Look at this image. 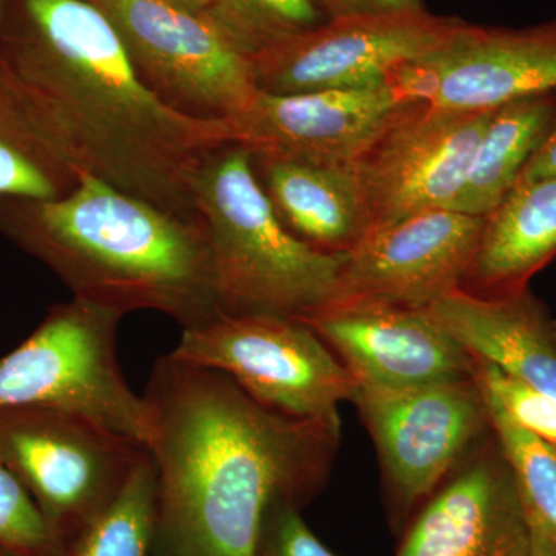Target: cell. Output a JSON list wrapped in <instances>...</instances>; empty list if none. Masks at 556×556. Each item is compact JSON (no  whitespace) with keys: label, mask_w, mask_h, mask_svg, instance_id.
<instances>
[{"label":"cell","mask_w":556,"mask_h":556,"mask_svg":"<svg viewBox=\"0 0 556 556\" xmlns=\"http://www.w3.org/2000/svg\"><path fill=\"white\" fill-rule=\"evenodd\" d=\"M556 255V175L521 182L482 219L463 291L515 294Z\"/></svg>","instance_id":"ffe728a7"},{"label":"cell","mask_w":556,"mask_h":556,"mask_svg":"<svg viewBox=\"0 0 556 556\" xmlns=\"http://www.w3.org/2000/svg\"><path fill=\"white\" fill-rule=\"evenodd\" d=\"M115 27L139 79L189 118L236 115L257 97L254 70L218 28L178 0H89Z\"/></svg>","instance_id":"9c48e42d"},{"label":"cell","mask_w":556,"mask_h":556,"mask_svg":"<svg viewBox=\"0 0 556 556\" xmlns=\"http://www.w3.org/2000/svg\"><path fill=\"white\" fill-rule=\"evenodd\" d=\"M351 402L375 442L388 519L397 535L492 431L473 376L407 388L356 382Z\"/></svg>","instance_id":"8992f818"},{"label":"cell","mask_w":556,"mask_h":556,"mask_svg":"<svg viewBox=\"0 0 556 556\" xmlns=\"http://www.w3.org/2000/svg\"><path fill=\"white\" fill-rule=\"evenodd\" d=\"M148 452L84 417L0 408V457L31 493L61 554L118 496Z\"/></svg>","instance_id":"ba28073f"},{"label":"cell","mask_w":556,"mask_h":556,"mask_svg":"<svg viewBox=\"0 0 556 556\" xmlns=\"http://www.w3.org/2000/svg\"><path fill=\"white\" fill-rule=\"evenodd\" d=\"M0 233L56 274L73 298L124 316L155 311L182 329L219 314L200 218L138 199L90 172L56 199H0Z\"/></svg>","instance_id":"3957f363"},{"label":"cell","mask_w":556,"mask_h":556,"mask_svg":"<svg viewBox=\"0 0 556 556\" xmlns=\"http://www.w3.org/2000/svg\"><path fill=\"white\" fill-rule=\"evenodd\" d=\"M0 556H25L17 554V552L10 551V548L0 547Z\"/></svg>","instance_id":"1f68e13d"},{"label":"cell","mask_w":556,"mask_h":556,"mask_svg":"<svg viewBox=\"0 0 556 556\" xmlns=\"http://www.w3.org/2000/svg\"><path fill=\"white\" fill-rule=\"evenodd\" d=\"M60 556H159V490L150 452L138 460L118 496Z\"/></svg>","instance_id":"7402d4cb"},{"label":"cell","mask_w":556,"mask_h":556,"mask_svg":"<svg viewBox=\"0 0 556 556\" xmlns=\"http://www.w3.org/2000/svg\"><path fill=\"white\" fill-rule=\"evenodd\" d=\"M0 547L25 556H60L53 530L27 486L0 457Z\"/></svg>","instance_id":"d4e9b609"},{"label":"cell","mask_w":556,"mask_h":556,"mask_svg":"<svg viewBox=\"0 0 556 556\" xmlns=\"http://www.w3.org/2000/svg\"><path fill=\"white\" fill-rule=\"evenodd\" d=\"M482 219L434 208L375 230L348 252L331 303L430 308L464 288Z\"/></svg>","instance_id":"5bb4252c"},{"label":"cell","mask_w":556,"mask_h":556,"mask_svg":"<svg viewBox=\"0 0 556 556\" xmlns=\"http://www.w3.org/2000/svg\"><path fill=\"white\" fill-rule=\"evenodd\" d=\"M459 21L427 9L327 21L252 58L255 84L269 94L383 86L401 65L441 49Z\"/></svg>","instance_id":"30bf717a"},{"label":"cell","mask_w":556,"mask_h":556,"mask_svg":"<svg viewBox=\"0 0 556 556\" xmlns=\"http://www.w3.org/2000/svg\"><path fill=\"white\" fill-rule=\"evenodd\" d=\"M3 5H5V0H0V17H2Z\"/></svg>","instance_id":"d6a6232c"},{"label":"cell","mask_w":556,"mask_h":556,"mask_svg":"<svg viewBox=\"0 0 556 556\" xmlns=\"http://www.w3.org/2000/svg\"><path fill=\"white\" fill-rule=\"evenodd\" d=\"M0 46L43 91L87 172L156 206L199 218L193 189L211 121L167 108L139 79L123 40L89 0H14Z\"/></svg>","instance_id":"7a4b0ae2"},{"label":"cell","mask_w":556,"mask_h":556,"mask_svg":"<svg viewBox=\"0 0 556 556\" xmlns=\"http://www.w3.org/2000/svg\"><path fill=\"white\" fill-rule=\"evenodd\" d=\"M427 309L468 354L556 401V321L529 288L497 298L460 289Z\"/></svg>","instance_id":"ac0fdd59"},{"label":"cell","mask_w":556,"mask_h":556,"mask_svg":"<svg viewBox=\"0 0 556 556\" xmlns=\"http://www.w3.org/2000/svg\"><path fill=\"white\" fill-rule=\"evenodd\" d=\"M252 164L278 219L311 248L348 254L371 232L354 163L252 155Z\"/></svg>","instance_id":"d6986e66"},{"label":"cell","mask_w":556,"mask_h":556,"mask_svg":"<svg viewBox=\"0 0 556 556\" xmlns=\"http://www.w3.org/2000/svg\"><path fill=\"white\" fill-rule=\"evenodd\" d=\"M255 556H336L303 521L302 508L276 501L266 511Z\"/></svg>","instance_id":"4316f807"},{"label":"cell","mask_w":556,"mask_h":556,"mask_svg":"<svg viewBox=\"0 0 556 556\" xmlns=\"http://www.w3.org/2000/svg\"><path fill=\"white\" fill-rule=\"evenodd\" d=\"M394 80L416 101L471 113L556 91V20L526 28L460 20L441 49L402 65Z\"/></svg>","instance_id":"4fadbf2b"},{"label":"cell","mask_w":556,"mask_h":556,"mask_svg":"<svg viewBox=\"0 0 556 556\" xmlns=\"http://www.w3.org/2000/svg\"><path fill=\"white\" fill-rule=\"evenodd\" d=\"M484 397L490 428L514 475L529 525L556 546V444L517 426L493 399Z\"/></svg>","instance_id":"603a6c76"},{"label":"cell","mask_w":556,"mask_h":556,"mask_svg":"<svg viewBox=\"0 0 556 556\" xmlns=\"http://www.w3.org/2000/svg\"><path fill=\"white\" fill-rule=\"evenodd\" d=\"M142 397L159 490V556H255L276 501L308 506L327 484L340 424L298 419L218 369L159 357Z\"/></svg>","instance_id":"6da1fadb"},{"label":"cell","mask_w":556,"mask_h":556,"mask_svg":"<svg viewBox=\"0 0 556 556\" xmlns=\"http://www.w3.org/2000/svg\"><path fill=\"white\" fill-rule=\"evenodd\" d=\"M530 525L492 431L413 515L394 556H527Z\"/></svg>","instance_id":"9a60e30c"},{"label":"cell","mask_w":556,"mask_h":556,"mask_svg":"<svg viewBox=\"0 0 556 556\" xmlns=\"http://www.w3.org/2000/svg\"><path fill=\"white\" fill-rule=\"evenodd\" d=\"M527 556H556V546L546 535L530 527V551Z\"/></svg>","instance_id":"f546056e"},{"label":"cell","mask_w":556,"mask_h":556,"mask_svg":"<svg viewBox=\"0 0 556 556\" xmlns=\"http://www.w3.org/2000/svg\"><path fill=\"white\" fill-rule=\"evenodd\" d=\"M328 21L426 9L422 0H314Z\"/></svg>","instance_id":"83f0119b"},{"label":"cell","mask_w":556,"mask_h":556,"mask_svg":"<svg viewBox=\"0 0 556 556\" xmlns=\"http://www.w3.org/2000/svg\"><path fill=\"white\" fill-rule=\"evenodd\" d=\"M193 204L211 248L219 313L303 318L334 300L346 254L317 251L285 228L249 150L212 149Z\"/></svg>","instance_id":"277c9868"},{"label":"cell","mask_w":556,"mask_h":556,"mask_svg":"<svg viewBox=\"0 0 556 556\" xmlns=\"http://www.w3.org/2000/svg\"><path fill=\"white\" fill-rule=\"evenodd\" d=\"M471 356V354H470ZM471 376L479 390L493 399L517 426L556 444V401L511 378L484 358L471 356Z\"/></svg>","instance_id":"484cf974"},{"label":"cell","mask_w":556,"mask_h":556,"mask_svg":"<svg viewBox=\"0 0 556 556\" xmlns=\"http://www.w3.org/2000/svg\"><path fill=\"white\" fill-rule=\"evenodd\" d=\"M178 2L186 3V5L192 7L195 10H203L204 2L206 0H178Z\"/></svg>","instance_id":"4dcf8cb0"},{"label":"cell","mask_w":556,"mask_h":556,"mask_svg":"<svg viewBox=\"0 0 556 556\" xmlns=\"http://www.w3.org/2000/svg\"><path fill=\"white\" fill-rule=\"evenodd\" d=\"M84 170L49 98L0 46V199H56Z\"/></svg>","instance_id":"e0dca14e"},{"label":"cell","mask_w":556,"mask_h":556,"mask_svg":"<svg viewBox=\"0 0 556 556\" xmlns=\"http://www.w3.org/2000/svg\"><path fill=\"white\" fill-rule=\"evenodd\" d=\"M300 320L358 383L407 388L471 378L470 354L428 309L329 303Z\"/></svg>","instance_id":"2e32d148"},{"label":"cell","mask_w":556,"mask_h":556,"mask_svg":"<svg viewBox=\"0 0 556 556\" xmlns=\"http://www.w3.org/2000/svg\"><path fill=\"white\" fill-rule=\"evenodd\" d=\"M416 102L391 80L358 90L258 91L236 115L211 121V139L214 146H240L255 156L353 164Z\"/></svg>","instance_id":"7c38bea8"},{"label":"cell","mask_w":556,"mask_h":556,"mask_svg":"<svg viewBox=\"0 0 556 556\" xmlns=\"http://www.w3.org/2000/svg\"><path fill=\"white\" fill-rule=\"evenodd\" d=\"M556 123V91L532 94L493 110L470 174L452 211L484 218L517 186L522 170Z\"/></svg>","instance_id":"44dd1931"},{"label":"cell","mask_w":556,"mask_h":556,"mask_svg":"<svg viewBox=\"0 0 556 556\" xmlns=\"http://www.w3.org/2000/svg\"><path fill=\"white\" fill-rule=\"evenodd\" d=\"M170 356L218 369L274 412L340 424L339 405L351 402L356 379L300 318L222 314L182 329Z\"/></svg>","instance_id":"52a82bcc"},{"label":"cell","mask_w":556,"mask_h":556,"mask_svg":"<svg viewBox=\"0 0 556 556\" xmlns=\"http://www.w3.org/2000/svg\"><path fill=\"white\" fill-rule=\"evenodd\" d=\"M201 11L249 60L328 21L314 0H206Z\"/></svg>","instance_id":"cb8c5ba5"},{"label":"cell","mask_w":556,"mask_h":556,"mask_svg":"<svg viewBox=\"0 0 556 556\" xmlns=\"http://www.w3.org/2000/svg\"><path fill=\"white\" fill-rule=\"evenodd\" d=\"M492 113L416 102L393 121L354 163L371 232L420 212L450 208Z\"/></svg>","instance_id":"8fae6325"},{"label":"cell","mask_w":556,"mask_h":556,"mask_svg":"<svg viewBox=\"0 0 556 556\" xmlns=\"http://www.w3.org/2000/svg\"><path fill=\"white\" fill-rule=\"evenodd\" d=\"M552 175H556V123L554 129L544 139L543 144L540 146V149L533 153L532 159L527 163L517 185L552 177Z\"/></svg>","instance_id":"f1b7e54d"},{"label":"cell","mask_w":556,"mask_h":556,"mask_svg":"<svg viewBox=\"0 0 556 556\" xmlns=\"http://www.w3.org/2000/svg\"><path fill=\"white\" fill-rule=\"evenodd\" d=\"M119 311L73 298L50 308L0 358V408H49L84 417L149 450L152 416L121 371Z\"/></svg>","instance_id":"5b68a950"}]
</instances>
